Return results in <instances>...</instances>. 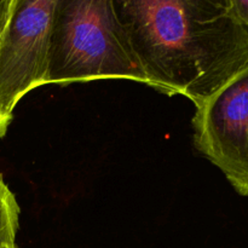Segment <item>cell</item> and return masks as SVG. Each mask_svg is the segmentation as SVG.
I'll return each mask as SVG.
<instances>
[{"mask_svg":"<svg viewBox=\"0 0 248 248\" xmlns=\"http://www.w3.org/2000/svg\"><path fill=\"white\" fill-rule=\"evenodd\" d=\"M148 86L199 106L248 64V29L229 0H114Z\"/></svg>","mask_w":248,"mask_h":248,"instance_id":"6da1fadb","label":"cell"},{"mask_svg":"<svg viewBox=\"0 0 248 248\" xmlns=\"http://www.w3.org/2000/svg\"><path fill=\"white\" fill-rule=\"evenodd\" d=\"M98 79L149 85L114 0H56L46 82Z\"/></svg>","mask_w":248,"mask_h":248,"instance_id":"7a4b0ae2","label":"cell"},{"mask_svg":"<svg viewBox=\"0 0 248 248\" xmlns=\"http://www.w3.org/2000/svg\"><path fill=\"white\" fill-rule=\"evenodd\" d=\"M55 6L56 0H14L0 38V113L7 118L29 91L47 85Z\"/></svg>","mask_w":248,"mask_h":248,"instance_id":"3957f363","label":"cell"},{"mask_svg":"<svg viewBox=\"0 0 248 248\" xmlns=\"http://www.w3.org/2000/svg\"><path fill=\"white\" fill-rule=\"evenodd\" d=\"M193 126L196 149L248 196V64L196 106Z\"/></svg>","mask_w":248,"mask_h":248,"instance_id":"277c9868","label":"cell"},{"mask_svg":"<svg viewBox=\"0 0 248 248\" xmlns=\"http://www.w3.org/2000/svg\"><path fill=\"white\" fill-rule=\"evenodd\" d=\"M19 227V206L0 176V248L16 246Z\"/></svg>","mask_w":248,"mask_h":248,"instance_id":"5b68a950","label":"cell"},{"mask_svg":"<svg viewBox=\"0 0 248 248\" xmlns=\"http://www.w3.org/2000/svg\"><path fill=\"white\" fill-rule=\"evenodd\" d=\"M232 12L248 29V0H229Z\"/></svg>","mask_w":248,"mask_h":248,"instance_id":"8992f818","label":"cell"},{"mask_svg":"<svg viewBox=\"0 0 248 248\" xmlns=\"http://www.w3.org/2000/svg\"><path fill=\"white\" fill-rule=\"evenodd\" d=\"M12 5H14V0H0V38L11 15Z\"/></svg>","mask_w":248,"mask_h":248,"instance_id":"52a82bcc","label":"cell"},{"mask_svg":"<svg viewBox=\"0 0 248 248\" xmlns=\"http://www.w3.org/2000/svg\"><path fill=\"white\" fill-rule=\"evenodd\" d=\"M11 120L12 118H7V116L2 115V114L0 113V140H1L5 136V133H6L7 127H9Z\"/></svg>","mask_w":248,"mask_h":248,"instance_id":"ba28073f","label":"cell"},{"mask_svg":"<svg viewBox=\"0 0 248 248\" xmlns=\"http://www.w3.org/2000/svg\"><path fill=\"white\" fill-rule=\"evenodd\" d=\"M2 248H18L17 246H11V247H2Z\"/></svg>","mask_w":248,"mask_h":248,"instance_id":"9c48e42d","label":"cell"}]
</instances>
